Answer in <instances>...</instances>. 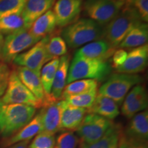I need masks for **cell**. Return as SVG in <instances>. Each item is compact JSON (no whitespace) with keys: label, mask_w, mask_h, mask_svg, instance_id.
Returning a JSON list of instances; mask_svg holds the SVG:
<instances>
[{"label":"cell","mask_w":148,"mask_h":148,"mask_svg":"<svg viewBox=\"0 0 148 148\" xmlns=\"http://www.w3.org/2000/svg\"><path fill=\"white\" fill-rule=\"evenodd\" d=\"M104 27L88 18L77 19L64 27L62 38L70 48H77L103 38Z\"/></svg>","instance_id":"1"},{"label":"cell","mask_w":148,"mask_h":148,"mask_svg":"<svg viewBox=\"0 0 148 148\" xmlns=\"http://www.w3.org/2000/svg\"><path fill=\"white\" fill-rule=\"evenodd\" d=\"M34 107L18 103L0 101V132L2 136L12 134L26 125L34 116Z\"/></svg>","instance_id":"2"},{"label":"cell","mask_w":148,"mask_h":148,"mask_svg":"<svg viewBox=\"0 0 148 148\" xmlns=\"http://www.w3.org/2000/svg\"><path fill=\"white\" fill-rule=\"evenodd\" d=\"M112 66L108 61L93 60L74 56L69 64L66 84L82 79L103 81L109 76Z\"/></svg>","instance_id":"3"},{"label":"cell","mask_w":148,"mask_h":148,"mask_svg":"<svg viewBox=\"0 0 148 148\" xmlns=\"http://www.w3.org/2000/svg\"><path fill=\"white\" fill-rule=\"evenodd\" d=\"M140 21H142L137 12L125 1L117 15L104 27V39L114 48L119 47L129 31Z\"/></svg>","instance_id":"4"},{"label":"cell","mask_w":148,"mask_h":148,"mask_svg":"<svg viewBox=\"0 0 148 148\" xmlns=\"http://www.w3.org/2000/svg\"><path fill=\"white\" fill-rule=\"evenodd\" d=\"M142 81L143 78L137 74L114 73L108 77L100 86L98 94L110 98L119 106L124 100L129 90Z\"/></svg>","instance_id":"5"},{"label":"cell","mask_w":148,"mask_h":148,"mask_svg":"<svg viewBox=\"0 0 148 148\" xmlns=\"http://www.w3.org/2000/svg\"><path fill=\"white\" fill-rule=\"evenodd\" d=\"M40 40L33 36L29 29L26 28L8 34L3 38L0 51V60L4 63L12 62L16 56L32 47Z\"/></svg>","instance_id":"6"},{"label":"cell","mask_w":148,"mask_h":148,"mask_svg":"<svg viewBox=\"0 0 148 148\" xmlns=\"http://www.w3.org/2000/svg\"><path fill=\"white\" fill-rule=\"evenodd\" d=\"M124 3L117 0H85L82 9L88 18L103 26L117 15Z\"/></svg>","instance_id":"7"},{"label":"cell","mask_w":148,"mask_h":148,"mask_svg":"<svg viewBox=\"0 0 148 148\" xmlns=\"http://www.w3.org/2000/svg\"><path fill=\"white\" fill-rule=\"evenodd\" d=\"M3 103H18L40 108L42 104L20 80L16 70L10 71L6 90L0 99Z\"/></svg>","instance_id":"8"},{"label":"cell","mask_w":148,"mask_h":148,"mask_svg":"<svg viewBox=\"0 0 148 148\" xmlns=\"http://www.w3.org/2000/svg\"><path fill=\"white\" fill-rule=\"evenodd\" d=\"M50 36L44 37L30 49L16 56L12 62L18 66H23L40 74L42 67L51 60L47 51V43Z\"/></svg>","instance_id":"9"},{"label":"cell","mask_w":148,"mask_h":148,"mask_svg":"<svg viewBox=\"0 0 148 148\" xmlns=\"http://www.w3.org/2000/svg\"><path fill=\"white\" fill-rule=\"evenodd\" d=\"M112 124L111 120L103 116L88 113L76 129V133L81 143H92L100 139Z\"/></svg>","instance_id":"10"},{"label":"cell","mask_w":148,"mask_h":148,"mask_svg":"<svg viewBox=\"0 0 148 148\" xmlns=\"http://www.w3.org/2000/svg\"><path fill=\"white\" fill-rule=\"evenodd\" d=\"M83 0H57L53 5L56 25L64 27L76 20L82 9Z\"/></svg>","instance_id":"11"},{"label":"cell","mask_w":148,"mask_h":148,"mask_svg":"<svg viewBox=\"0 0 148 148\" xmlns=\"http://www.w3.org/2000/svg\"><path fill=\"white\" fill-rule=\"evenodd\" d=\"M147 92L143 85L134 86L124 98L121 106V113L127 119L145 110L147 108Z\"/></svg>","instance_id":"12"},{"label":"cell","mask_w":148,"mask_h":148,"mask_svg":"<svg viewBox=\"0 0 148 148\" xmlns=\"http://www.w3.org/2000/svg\"><path fill=\"white\" fill-rule=\"evenodd\" d=\"M148 45L147 43L133 48L127 52L124 63L116 68L118 73L136 74L143 71L147 65Z\"/></svg>","instance_id":"13"},{"label":"cell","mask_w":148,"mask_h":148,"mask_svg":"<svg viewBox=\"0 0 148 148\" xmlns=\"http://www.w3.org/2000/svg\"><path fill=\"white\" fill-rule=\"evenodd\" d=\"M39 113L41 122V130L40 133L54 135L59 130L61 100L45 102Z\"/></svg>","instance_id":"14"},{"label":"cell","mask_w":148,"mask_h":148,"mask_svg":"<svg viewBox=\"0 0 148 148\" xmlns=\"http://www.w3.org/2000/svg\"><path fill=\"white\" fill-rule=\"evenodd\" d=\"M88 110L69 105L64 99H61V113L59 130H73L81 124Z\"/></svg>","instance_id":"15"},{"label":"cell","mask_w":148,"mask_h":148,"mask_svg":"<svg viewBox=\"0 0 148 148\" xmlns=\"http://www.w3.org/2000/svg\"><path fill=\"white\" fill-rule=\"evenodd\" d=\"M114 48L104 38L90 42L82 47L75 52V56L93 60L107 61L112 57Z\"/></svg>","instance_id":"16"},{"label":"cell","mask_w":148,"mask_h":148,"mask_svg":"<svg viewBox=\"0 0 148 148\" xmlns=\"http://www.w3.org/2000/svg\"><path fill=\"white\" fill-rule=\"evenodd\" d=\"M69 64V56L64 55L60 57L58 69L56 72L54 79L53 81L50 95L47 100L45 101V102L61 100L62 92L66 85Z\"/></svg>","instance_id":"17"},{"label":"cell","mask_w":148,"mask_h":148,"mask_svg":"<svg viewBox=\"0 0 148 148\" xmlns=\"http://www.w3.org/2000/svg\"><path fill=\"white\" fill-rule=\"evenodd\" d=\"M56 0H26L21 16L27 29L42 14L50 10Z\"/></svg>","instance_id":"18"},{"label":"cell","mask_w":148,"mask_h":148,"mask_svg":"<svg viewBox=\"0 0 148 148\" xmlns=\"http://www.w3.org/2000/svg\"><path fill=\"white\" fill-rule=\"evenodd\" d=\"M16 72L21 82L43 105L45 96L40 74L23 66H17Z\"/></svg>","instance_id":"19"},{"label":"cell","mask_w":148,"mask_h":148,"mask_svg":"<svg viewBox=\"0 0 148 148\" xmlns=\"http://www.w3.org/2000/svg\"><path fill=\"white\" fill-rule=\"evenodd\" d=\"M133 139L145 141L148 138V112L145 110L131 118L124 134Z\"/></svg>","instance_id":"20"},{"label":"cell","mask_w":148,"mask_h":148,"mask_svg":"<svg viewBox=\"0 0 148 148\" xmlns=\"http://www.w3.org/2000/svg\"><path fill=\"white\" fill-rule=\"evenodd\" d=\"M88 113L98 114L112 120L119 115V106L110 98L97 94L93 104L88 109Z\"/></svg>","instance_id":"21"},{"label":"cell","mask_w":148,"mask_h":148,"mask_svg":"<svg viewBox=\"0 0 148 148\" xmlns=\"http://www.w3.org/2000/svg\"><path fill=\"white\" fill-rule=\"evenodd\" d=\"M148 39V25L147 23L140 21L132 27L122 40L119 47L133 48L140 47L147 43Z\"/></svg>","instance_id":"22"},{"label":"cell","mask_w":148,"mask_h":148,"mask_svg":"<svg viewBox=\"0 0 148 148\" xmlns=\"http://www.w3.org/2000/svg\"><path fill=\"white\" fill-rule=\"evenodd\" d=\"M56 26L55 15L50 10L37 18L29 28V32L35 38L41 39L52 33Z\"/></svg>","instance_id":"23"},{"label":"cell","mask_w":148,"mask_h":148,"mask_svg":"<svg viewBox=\"0 0 148 148\" xmlns=\"http://www.w3.org/2000/svg\"><path fill=\"white\" fill-rule=\"evenodd\" d=\"M41 130L40 113L36 114L26 125L20 130L15 135L5 141V146H10L18 142L29 140L34 136L38 134Z\"/></svg>","instance_id":"24"},{"label":"cell","mask_w":148,"mask_h":148,"mask_svg":"<svg viewBox=\"0 0 148 148\" xmlns=\"http://www.w3.org/2000/svg\"><path fill=\"white\" fill-rule=\"evenodd\" d=\"M121 130L118 125L112 124L100 139L95 143H81L80 148H118Z\"/></svg>","instance_id":"25"},{"label":"cell","mask_w":148,"mask_h":148,"mask_svg":"<svg viewBox=\"0 0 148 148\" xmlns=\"http://www.w3.org/2000/svg\"><path fill=\"white\" fill-rule=\"evenodd\" d=\"M97 81L90 79H78L69 83L64 88L61 99H64L69 96L79 95L97 90Z\"/></svg>","instance_id":"26"},{"label":"cell","mask_w":148,"mask_h":148,"mask_svg":"<svg viewBox=\"0 0 148 148\" xmlns=\"http://www.w3.org/2000/svg\"><path fill=\"white\" fill-rule=\"evenodd\" d=\"M59 60H60L59 58L51 59L42 66L41 71H40V77L44 92H45V101L47 100L50 95L51 86H52L56 72L58 69Z\"/></svg>","instance_id":"27"},{"label":"cell","mask_w":148,"mask_h":148,"mask_svg":"<svg viewBox=\"0 0 148 148\" xmlns=\"http://www.w3.org/2000/svg\"><path fill=\"white\" fill-rule=\"evenodd\" d=\"M23 28L26 27L21 14H9L0 18V32L2 34H12Z\"/></svg>","instance_id":"28"},{"label":"cell","mask_w":148,"mask_h":148,"mask_svg":"<svg viewBox=\"0 0 148 148\" xmlns=\"http://www.w3.org/2000/svg\"><path fill=\"white\" fill-rule=\"evenodd\" d=\"M96 96H97V90H94L85 93L69 96L64 98V100L73 106L86 108L88 110L93 104Z\"/></svg>","instance_id":"29"},{"label":"cell","mask_w":148,"mask_h":148,"mask_svg":"<svg viewBox=\"0 0 148 148\" xmlns=\"http://www.w3.org/2000/svg\"><path fill=\"white\" fill-rule=\"evenodd\" d=\"M46 47L48 54L51 59L62 56L67 53V45L63 38L60 36L49 37Z\"/></svg>","instance_id":"30"},{"label":"cell","mask_w":148,"mask_h":148,"mask_svg":"<svg viewBox=\"0 0 148 148\" xmlns=\"http://www.w3.org/2000/svg\"><path fill=\"white\" fill-rule=\"evenodd\" d=\"M26 0H0V18L13 14H21Z\"/></svg>","instance_id":"31"},{"label":"cell","mask_w":148,"mask_h":148,"mask_svg":"<svg viewBox=\"0 0 148 148\" xmlns=\"http://www.w3.org/2000/svg\"><path fill=\"white\" fill-rule=\"evenodd\" d=\"M79 143V140L76 135L67 130L58 135L53 148H77Z\"/></svg>","instance_id":"32"},{"label":"cell","mask_w":148,"mask_h":148,"mask_svg":"<svg viewBox=\"0 0 148 148\" xmlns=\"http://www.w3.org/2000/svg\"><path fill=\"white\" fill-rule=\"evenodd\" d=\"M54 145V135L39 133L33 140L29 148H53Z\"/></svg>","instance_id":"33"},{"label":"cell","mask_w":148,"mask_h":148,"mask_svg":"<svg viewBox=\"0 0 148 148\" xmlns=\"http://www.w3.org/2000/svg\"><path fill=\"white\" fill-rule=\"evenodd\" d=\"M137 12L142 21H148V0H126Z\"/></svg>","instance_id":"34"},{"label":"cell","mask_w":148,"mask_h":148,"mask_svg":"<svg viewBox=\"0 0 148 148\" xmlns=\"http://www.w3.org/2000/svg\"><path fill=\"white\" fill-rule=\"evenodd\" d=\"M118 148H147V146L145 141L129 138L121 132L119 136Z\"/></svg>","instance_id":"35"},{"label":"cell","mask_w":148,"mask_h":148,"mask_svg":"<svg viewBox=\"0 0 148 148\" xmlns=\"http://www.w3.org/2000/svg\"><path fill=\"white\" fill-rule=\"evenodd\" d=\"M10 71L8 66L0 61V97L2 96L8 86Z\"/></svg>","instance_id":"36"},{"label":"cell","mask_w":148,"mask_h":148,"mask_svg":"<svg viewBox=\"0 0 148 148\" xmlns=\"http://www.w3.org/2000/svg\"><path fill=\"white\" fill-rule=\"evenodd\" d=\"M127 52L123 49H116L114 51L112 56V67L116 69L124 63L125 59L127 58Z\"/></svg>","instance_id":"37"},{"label":"cell","mask_w":148,"mask_h":148,"mask_svg":"<svg viewBox=\"0 0 148 148\" xmlns=\"http://www.w3.org/2000/svg\"><path fill=\"white\" fill-rule=\"evenodd\" d=\"M29 140H25V141L18 142L17 143L14 144L12 147L10 148H28Z\"/></svg>","instance_id":"38"},{"label":"cell","mask_w":148,"mask_h":148,"mask_svg":"<svg viewBox=\"0 0 148 148\" xmlns=\"http://www.w3.org/2000/svg\"><path fill=\"white\" fill-rule=\"evenodd\" d=\"M3 34H1V32H0V51H1V47H2V45H3Z\"/></svg>","instance_id":"39"},{"label":"cell","mask_w":148,"mask_h":148,"mask_svg":"<svg viewBox=\"0 0 148 148\" xmlns=\"http://www.w3.org/2000/svg\"><path fill=\"white\" fill-rule=\"evenodd\" d=\"M117 1H125L126 0H117Z\"/></svg>","instance_id":"40"}]
</instances>
